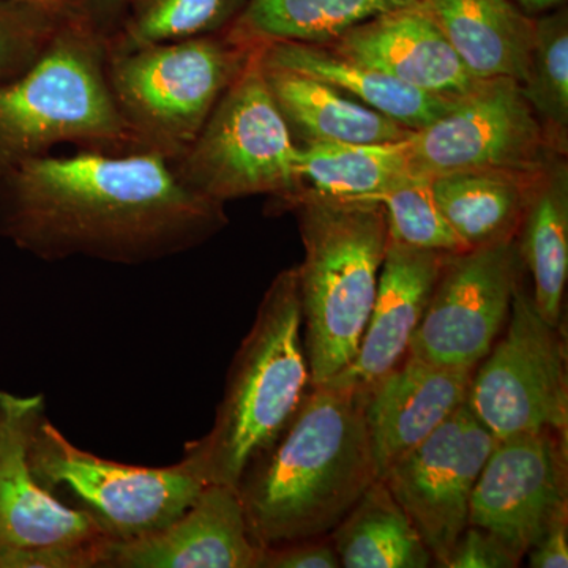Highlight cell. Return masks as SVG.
<instances>
[{"label":"cell","mask_w":568,"mask_h":568,"mask_svg":"<svg viewBox=\"0 0 568 568\" xmlns=\"http://www.w3.org/2000/svg\"><path fill=\"white\" fill-rule=\"evenodd\" d=\"M230 224L156 153L78 149L0 178V235L39 260L141 265L207 244Z\"/></svg>","instance_id":"cell-1"},{"label":"cell","mask_w":568,"mask_h":568,"mask_svg":"<svg viewBox=\"0 0 568 568\" xmlns=\"http://www.w3.org/2000/svg\"><path fill=\"white\" fill-rule=\"evenodd\" d=\"M368 388L313 386L278 439L239 484L261 549L331 536L379 478L365 407Z\"/></svg>","instance_id":"cell-2"},{"label":"cell","mask_w":568,"mask_h":568,"mask_svg":"<svg viewBox=\"0 0 568 568\" xmlns=\"http://www.w3.org/2000/svg\"><path fill=\"white\" fill-rule=\"evenodd\" d=\"M312 387L297 271L284 268L265 291L234 355L212 428L186 444L179 462L204 485L237 488Z\"/></svg>","instance_id":"cell-3"},{"label":"cell","mask_w":568,"mask_h":568,"mask_svg":"<svg viewBox=\"0 0 568 568\" xmlns=\"http://www.w3.org/2000/svg\"><path fill=\"white\" fill-rule=\"evenodd\" d=\"M275 207L294 213L304 244V261L295 265L302 332L313 386H321L361 346L388 248L386 207L308 186Z\"/></svg>","instance_id":"cell-4"},{"label":"cell","mask_w":568,"mask_h":568,"mask_svg":"<svg viewBox=\"0 0 568 568\" xmlns=\"http://www.w3.org/2000/svg\"><path fill=\"white\" fill-rule=\"evenodd\" d=\"M65 144L134 151L108 82L104 36L80 11L24 73L0 84V178Z\"/></svg>","instance_id":"cell-5"},{"label":"cell","mask_w":568,"mask_h":568,"mask_svg":"<svg viewBox=\"0 0 568 568\" xmlns=\"http://www.w3.org/2000/svg\"><path fill=\"white\" fill-rule=\"evenodd\" d=\"M263 44L230 28L106 54L112 99L134 151L174 163Z\"/></svg>","instance_id":"cell-6"},{"label":"cell","mask_w":568,"mask_h":568,"mask_svg":"<svg viewBox=\"0 0 568 568\" xmlns=\"http://www.w3.org/2000/svg\"><path fill=\"white\" fill-rule=\"evenodd\" d=\"M264 44L171 163L189 189L216 203L268 196L276 205L304 189L295 170L297 144L265 82Z\"/></svg>","instance_id":"cell-7"},{"label":"cell","mask_w":568,"mask_h":568,"mask_svg":"<svg viewBox=\"0 0 568 568\" xmlns=\"http://www.w3.org/2000/svg\"><path fill=\"white\" fill-rule=\"evenodd\" d=\"M28 458L41 487L88 515L118 544L166 528L207 487L181 462L166 467L123 465L82 450L47 413L33 428Z\"/></svg>","instance_id":"cell-8"},{"label":"cell","mask_w":568,"mask_h":568,"mask_svg":"<svg viewBox=\"0 0 568 568\" xmlns=\"http://www.w3.org/2000/svg\"><path fill=\"white\" fill-rule=\"evenodd\" d=\"M44 396L0 390V568L110 566L118 541L41 487L29 466Z\"/></svg>","instance_id":"cell-9"},{"label":"cell","mask_w":568,"mask_h":568,"mask_svg":"<svg viewBox=\"0 0 568 568\" xmlns=\"http://www.w3.org/2000/svg\"><path fill=\"white\" fill-rule=\"evenodd\" d=\"M507 331L474 369L467 406L495 439L552 432L567 436L566 342L560 327L538 315L519 282Z\"/></svg>","instance_id":"cell-10"},{"label":"cell","mask_w":568,"mask_h":568,"mask_svg":"<svg viewBox=\"0 0 568 568\" xmlns=\"http://www.w3.org/2000/svg\"><path fill=\"white\" fill-rule=\"evenodd\" d=\"M410 164L426 178L506 173L536 178L559 155L511 78L481 80L454 106L405 141Z\"/></svg>","instance_id":"cell-11"},{"label":"cell","mask_w":568,"mask_h":568,"mask_svg":"<svg viewBox=\"0 0 568 568\" xmlns=\"http://www.w3.org/2000/svg\"><path fill=\"white\" fill-rule=\"evenodd\" d=\"M523 271L517 239L447 253L406 355L476 369L507 323Z\"/></svg>","instance_id":"cell-12"},{"label":"cell","mask_w":568,"mask_h":568,"mask_svg":"<svg viewBox=\"0 0 568 568\" xmlns=\"http://www.w3.org/2000/svg\"><path fill=\"white\" fill-rule=\"evenodd\" d=\"M495 440L465 403L379 477L420 532L437 567L447 568L469 525L470 497Z\"/></svg>","instance_id":"cell-13"},{"label":"cell","mask_w":568,"mask_h":568,"mask_svg":"<svg viewBox=\"0 0 568 568\" xmlns=\"http://www.w3.org/2000/svg\"><path fill=\"white\" fill-rule=\"evenodd\" d=\"M567 436L528 433L496 439L470 497L469 525L488 530L525 559L568 518Z\"/></svg>","instance_id":"cell-14"},{"label":"cell","mask_w":568,"mask_h":568,"mask_svg":"<svg viewBox=\"0 0 568 568\" xmlns=\"http://www.w3.org/2000/svg\"><path fill=\"white\" fill-rule=\"evenodd\" d=\"M260 555L239 489L207 485L166 528L115 544L108 568H257Z\"/></svg>","instance_id":"cell-15"},{"label":"cell","mask_w":568,"mask_h":568,"mask_svg":"<svg viewBox=\"0 0 568 568\" xmlns=\"http://www.w3.org/2000/svg\"><path fill=\"white\" fill-rule=\"evenodd\" d=\"M325 44L435 95L458 99L481 81L467 70L422 2L369 18Z\"/></svg>","instance_id":"cell-16"},{"label":"cell","mask_w":568,"mask_h":568,"mask_svg":"<svg viewBox=\"0 0 568 568\" xmlns=\"http://www.w3.org/2000/svg\"><path fill=\"white\" fill-rule=\"evenodd\" d=\"M473 373L406 355L368 388L365 417L379 477L465 405Z\"/></svg>","instance_id":"cell-17"},{"label":"cell","mask_w":568,"mask_h":568,"mask_svg":"<svg viewBox=\"0 0 568 568\" xmlns=\"http://www.w3.org/2000/svg\"><path fill=\"white\" fill-rule=\"evenodd\" d=\"M446 254L388 241L361 346L354 361L328 384L369 388L406 357Z\"/></svg>","instance_id":"cell-18"},{"label":"cell","mask_w":568,"mask_h":568,"mask_svg":"<svg viewBox=\"0 0 568 568\" xmlns=\"http://www.w3.org/2000/svg\"><path fill=\"white\" fill-rule=\"evenodd\" d=\"M263 73L297 148L327 144H394L410 130L328 82L265 62Z\"/></svg>","instance_id":"cell-19"},{"label":"cell","mask_w":568,"mask_h":568,"mask_svg":"<svg viewBox=\"0 0 568 568\" xmlns=\"http://www.w3.org/2000/svg\"><path fill=\"white\" fill-rule=\"evenodd\" d=\"M467 70L478 80L528 77L536 18L514 0H420Z\"/></svg>","instance_id":"cell-20"},{"label":"cell","mask_w":568,"mask_h":568,"mask_svg":"<svg viewBox=\"0 0 568 568\" xmlns=\"http://www.w3.org/2000/svg\"><path fill=\"white\" fill-rule=\"evenodd\" d=\"M263 59L328 82L410 132L436 121L459 99L418 91L386 71L347 58L327 44L274 41L264 44Z\"/></svg>","instance_id":"cell-21"},{"label":"cell","mask_w":568,"mask_h":568,"mask_svg":"<svg viewBox=\"0 0 568 568\" xmlns=\"http://www.w3.org/2000/svg\"><path fill=\"white\" fill-rule=\"evenodd\" d=\"M517 245L532 276L534 304L549 325L560 327L568 276V163L552 160L530 192Z\"/></svg>","instance_id":"cell-22"},{"label":"cell","mask_w":568,"mask_h":568,"mask_svg":"<svg viewBox=\"0 0 568 568\" xmlns=\"http://www.w3.org/2000/svg\"><path fill=\"white\" fill-rule=\"evenodd\" d=\"M536 178L450 173L432 178L433 196L466 250L517 239Z\"/></svg>","instance_id":"cell-23"},{"label":"cell","mask_w":568,"mask_h":568,"mask_svg":"<svg viewBox=\"0 0 568 568\" xmlns=\"http://www.w3.org/2000/svg\"><path fill=\"white\" fill-rule=\"evenodd\" d=\"M328 537L345 568H426L435 562L420 532L381 478L365 489Z\"/></svg>","instance_id":"cell-24"},{"label":"cell","mask_w":568,"mask_h":568,"mask_svg":"<svg viewBox=\"0 0 568 568\" xmlns=\"http://www.w3.org/2000/svg\"><path fill=\"white\" fill-rule=\"evenodd\" d=\"M405 141L298 148L295 170L304 186L315 192L346 200L379 201L417 174Z\"/></svg>","instance_id":"cell-25"},{"label":"cell","mask_w":568,"mask_h":568,"mask_svg":"<svg viewBox=\"0 0 568 568\" xmlns=\"http://www.w3.org/2000/svg\"><path fill=\"white\" fill-rule=\"evenodd\" d=\"M420 0H248L233 28L260 43H331L347 29Z\"/></svg>","instance_id":"cell-26"},{"label":"cell","mask_w":568,"mask_h":568,"mask_svg":"<svg viewBox=\"0 0 568 568\" xmlns=\"http://www.w3.org/2000/svg\"><path fill=\"white\" fill-rule=\"evenodd\" d=\"M248 0H126L121 20L104 37L106 54L233 28Z\"/></svg>","instance_id":"cell-27"},{"label":"cell","mask_w":568,"mask_h":568,"mask_svg":"<svg viewBox=\"0 0 568 568\" xmlns=\"http://www.w3.org/2000/svg\"><path fill=\"white\" fill-rule=\"evenodd\" d=\"M523 93L559 155L568 153V10L536 18L528 77Z\"/></svg>","instance_id":"cell-28"},{"label":"cell","mask_w":568,"mask_h":568,"mask_svg":"<svg viewBox=\"0 0 568 568\" xmlns=\"http://www.w3.org/2000/svg\"><path fill=\"white\" fill-rule=\"evenodd\" d=\"M387 212L388 241L439 253L465 252L433 196L432 178L416 174L379 197Z\"/></svg>","instance_id":"cell-29"},{"label":"cell","mask_w":568,"mask_h":568,"mask_svg":"<svg viewBox=\"0 0 568 568\" xmlns=\"http://www.w3.org/2000/svg\"><path fill=\"white\" fill-rule=\"evenodd\" d=\"M65 17L0 0V84L20 77L43 54Z\"/></svg>","instance_id":"cell-30"},{"label":"cell","mask_w":568,"mask_h":568,"mask_svg":"<svg viewBox=\"0 0 568 568\" xmlns=\"http://www.w3.org/2000/svg\"><path fill=\"white\" fill-rule=\"evenodd\" d=\"M521 562V556L500 538L477 526H467L452 551L447 568H515Z\"/></svg>","instance_id":"cell-31"},{"label":"cell","mask_w":568,"mask_h":568,"mask_svg":"<svg viewBox=\"0 0 568 568\" xmlns=\"http://www.w3.org/2000/svg\"><path fill=\"white\" fill-rule=\"evenodd\" d=\"M331 537L304 538L261 549L257 568H338Z\"/></svg>","instance_id":"cell-32"},{"label":"cell","mask_w":568,"mask_h":568,"mask_svg":"<svg viewBox=\"0 0 568 568\" xmlns=\"http://www.w3.org/2000/svg\"><path fill=\"white\" fill-rule=\"evenodd\" d=\"M526 556L532 568L568 567V518L551 526Z\"/></svg>","instance_id":"cell-33"},{"label":"cell","mask_w":568,"mask_h":568,"mask_svg":"<svg viewBox=\"0 0 568 568\" xmlns=\"http://www.w3.org/2000/svg\"><path fill=\"white\" fill-rule=\"evenodd\" d=\"M126 0H80L78 11L104 37L110 36L121 20Z\"/></svg>","instance_id":"cell-34"},{"label":"cell","mask_w":568,"mask_h":568,"mask_svg":"<svg viewBox=\"0 0 568 568\" xmlns=\"http://www.w3.org/2000/svg\"><path fill=\"white\" fill-rule=\"evenodd\" d=\"M518 9L530 18L540 17L549 11L567 6V0H514Z\"/></svg>","instance_id":"cell-35"},{"label":"cell","mask_w":568,"mask_h":568,"mask_svg":"<svg viewBox=\"0 0 568 568\" xmlns=\"http://www.w3.org/2000/svg\"><path fill=\"white\" fill-rule=\"evenodd\" d=\"M13 2L28 3V6L39 7L55 14H70L78 11L80 0H13Z\"/></svg>","instance_id":"cell-36"}]
</instances>
